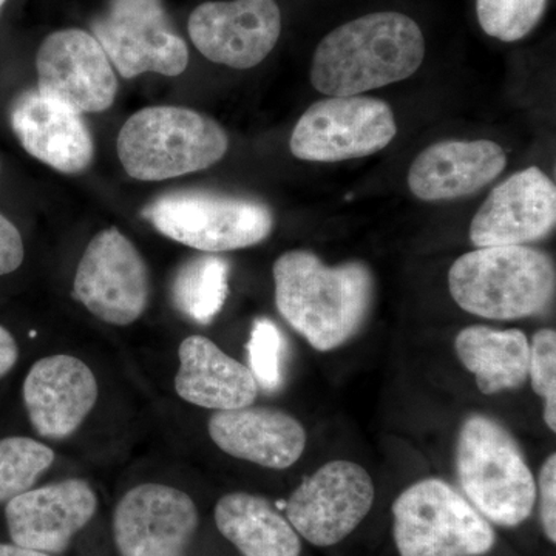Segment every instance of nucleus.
Instances as JSON below:
<instances>
[{
    "mask_svg": "<svg viewBox=\"0 0 556 556\" xmlns=\"http://www.w3.org/2000/svg\"><path fill=\"white\" fill-rule=\"evenodd\" d=\"M506 166V152L496 142L441 141L413 161L408 188L422 201L463 199L495 181Z\"/></svg>",
    "mask_w": 556,
    "mask_h": 556,
    "instance_id": "aec40b11",
    "label": "nucleus"
},
{
    "mask_svg": "<svg viewBox=\"0 0 556 556\" xmlns=\"http://www.w3.org/2000/svg\"><path fill=\"white\" fill-rule=\"evenodd\" d=\"M93 371L78 357L50 356L33 365L24 380V404L39 437H72L98 401Z\"/></svg>",
    "mask_w": 556,
    "mask_h": 556,
    "instance_id": "f3484780",
    "label": "nucleus"
},
{
    "mask_svg": "<svg viewBox=\"0 0 556 556\" xmlns=\"http://www.w3.org/2000/svg\"><path fill=\"white\" fill-rule=\"evenodd\" d=\"M229 139L217 121L192 109L148 108L131 115L116 150L139 181H163L207 169L226 155Z\"/></svg>",
    "mask_w": 556,
    "mask_h": 556,
    "instance_id": "20e7f679",
    "label": "nucleus"
},
{
    "mask_svg": "<svg viewBox=\"0 0 556 556\" xmlns=\"http://www.w3.org/2000/svg\"><path fill=\"white\" fill-rule=\"evenodd\" d=\"M20 358V348L9 329L0 325V379L9 375Z\"/></svg>",
    "mask_w": 556,
    "mask_h": 556,
    "instance_id": "7c9ffc66",
    "label": "nucleus"
},
{
    "mask_svg": "<svg viewBox=\"0 0 556 556\" xmlns=\"http://www.w3.org/2000/svg\"><path fill=\"white\" fill-rule=\"evenodd\" d=\"M287 342L280 328L269 318H257L248 342L249 369L265 391H277L283 383Z\"/></svg>",
    "mask_w": 556,
    "mask_h": 556,
    "instance_id": "bb28decb",
    "label": "nucleus"
},
{
    "mask_svg": "<svg viewBox=\"0 0 556 556\" xmlns=\"http://www.w3.org/2000/svg\"><path fill=\"white\" fill-rule=\"evenodd\" d=\"M283 31L277 0H207L190 13L189 38L214 64L257 67L276 49Z\"/></svg>",
    "mask_w": 556,
    "mask_h": 556,
    "instance_id": "f8f14e48",
    "label": "nucleus"
},
{
    "mask_svg": "<svg viewBox=\"0 0 556 556\" xmlns=\"http://www.w3.org/2000/svg\"><path fill=\"white\" fill-rule=\"evenodd\" d=\"M230 266L218 255H200L179 266L172 280L175 308L199 325H208L222 313L229 294Z\"/></svg>",
    "mask_w": 556,
    "mask_h": 556,
    "instance_id": "b1692460",
    "label": "nucleus"
},
{
    "mask_svg": "<svg viewBox=\"0 0 556 556\" xmlns=\"http://www.w3.org/2000/svg\"><path fill=\"white\" fill-rule=\"evenodd\" d=\"M91 35L123 78L178 76L188 68V43L172 27L161 0H110Z\"/></svg>",
    "mask_w": 556,
    "mask_h": 556,
    "instance_id": "1a4fd4ad",
    "label": "nucleus"
},
{
    "mask_svg": "<svg viewBox=\"0 0 556 556\" xmlns=\"http://www.w3.org/2000/svg\"><path fill=\"white\" fill-rule=\"evenodd\" d=\"M455 350L486 396L517 390L529 379L530 343L521 329L473 325L456 336Z\"/></svg>",
    "mask_w": 556,
    "mask_h": 556,
    "instance_id": "4be33fe9",
    "label": "nucleus"
},
{
    "mask_svg": "<svg viewBox=\"0 0 556 556\" xmlns=\"http://www.w3.org/2000/svg\"><path fill=\"white\" fill-rule=\"evenodd\" d=\"M393 518L399 556H482L495 546L492 525L442 479L409 485L394 501Z\"/></svg>",
    "mask_w": 556,
    "mask_h": 556,
    "instance_id": "423d86ee",
    "label": "nucleus"
},
{
    "mask_svg": "<svg viewBox=\"0 0 556 556\" xmlns=\"http://www.w3.org/2000/svg\"><path fill=\"white\" fill-rule=\"evenodd\" d=\"M396 135V119L386 101L364 94L332 97L303 113L289 149L299 160L338 163L378 153Z\"/></svg>",
    "mask_w": 556,
    "mask_h": 556,
    "instance_id": "6e6552de",
    "label": "nucleus"
},
{
    "mask_svg": "<svg viewBox=\"0 0 556 556\" xmlns=\"http://www.w3.org/2000/svg\"><path fill=\"white\" fill-rule=\"evenodd\" d=\"M448 288L459 308L490 320H515L543 313L554 300L556 270L546 252L525 247L477 248L448 270Z\"/></svg>",
    "mask_w": 556,
    "mask_h": 556,
    "instance_id": "7ed1b4c3",
    "label": "nucleus"
},
{
    "mask_svg": "<svg viewBox=\"0 0 556 556\" xmlns=\"http://www.w3.org/2000/svg\"><path fill=\"white\" fill-rule=\"evenodd\" d=\"M7 2H9V0H0V10L3 9V5H5Z\"/></svg>",
    "mask_w": 556,
    "mask_h": 556,
    "instance_id": "473e14b6",
    "label": "nucleus"
},
{
    "mask_svg": "<svg viewBox=\"0 0 556 556\" xmlns=\"http://www.w3.org/2000/svg\"><path fill=\"white\" fill-rule=\"evenodd\" d=\"M219 533L243 556H299V533L265 497L229 493L215 506Z\"/></svg>",
    "mask_w": 556,
    "mask_h": 556,
    "instance_id": "5701e85b",
    "label": "nucleus"
},
{
    "mask_svg": "<svg viewBox=\"0 0 556 556\" xmlns=\"http://www.w3.org/2000/svg\"><path fill=\"white\" fill-rule=\"evenodd\" d=\"M555 223L554 181L529 167L490 192L471 222L470 240L477 248L525 247L547 237Z\"/></svg>",
    "mask_w": 556,
    "mask_h": 556,
    "instance_id": "2eb2a0df",
    "label": "nucleus"
},
{
    "mask_svg": "<svg viewBox=\"0 0 556 556\" xmlns=\"http://www.w3.org/2000/svg\"><path fill=\"white\" fill-rule=\"evenodd\" d=\"M208 437L237 459L285 470L294 466L306 447V431L295 417L276 408L244 407L215 412Z\"/></svg>",
    "mask_w": 556,
    "mask_h": 556,
    "instance_id": "6ab92c4d",
    "label": "nucleus"
},
{
    "mask_svg": "<svg viewBox=\"0 0 556 556\" xmlns=\"http://www.w3.org/2000/svg\"><path fill=\"white\" fill-rule=\"evenodd\" d=\"M536 492H540V514L544 533L551 543H556V455L544 460L538 478Z\"/></svg>",
    "mask_w": 556,
    "mask_h": 556,
    "instance_id": "c85d7f7f",
    "label": "nucleus"
},
{
    "mask_svg": "<svg viewBox=\"0 0 556 556\" xmlns=\"http://www.w3.org/2000/svg\"><path fill=\"white\" fill-rule=\"evenodd\" d=\"M98 497L89 482L67 479L21 493L7 503L11 541L17 546L62 554L97 514Z\"/></svg>",
    "mask_w": 556,
    "mask_h": 556,
    "instance_id": "dca6fc26",
    "label": "nucleus"
},
{
    "mask_svg": "<svg viewBox=\"0 0 556 556\" xmlns=\"http://www.w3.org/2000/svg\"><path fill=\"white\" fill-rule=\"evenodd\" d=\"M456 471L464 495L489 522L522 525L536 504V479L506 428L471 415L460 427Z\"/></svg>",
    "mask_w": 556,
    "mask_h": 556,
    "instance_id": "39448f33",
    "label": "nucleus"
},
{
    "mask_svg": "<svg viewBox=\"0 0 556 556\" xmlns=\"http://www.w3.org/2000/svg\"><path fill=\"white\" fill-rule=\"evenodd\" d=\"M175 390L197 407L226 412L251 407L258 386L247 365L228 356L211 339L190 336L178 350Z\"/></svg>",
    "mask_w": 556,
    "mask_h": 556,
    "instance_id": "412c9836",
    "label": "nucleus"
},
{
    "mask_svg": "<svg viewBox=\"0 0 556 556\" xmlns=\"http://www.w3.org/2000/svg\"><path fill=\"white\" fill-rule=\"evenodd\" d=\"M273 274L278 313L314 350L345 345L364 327L375 295L365 263L327 266L313 252L295 249L276 260Z\"/></svg>",
    "mask_w": 556,
    "mask_h": 556,
    "instance_id": "f03ea898",
    "label": "nucleus"
},
{
    "mask_svg": "<svg viewBox=\"0 0 556 556\" xmlns=\"http://www.w3.org/2000/svg\"><path fill=\"white\" fill-rule=\"evenodd\" d=\"M426 56V33L415 17L399 10L369 11L320 39L311 83L329 98L357 97L408 79Z\"/></svg>",
    "mask_w": 556,
    "mask_h": 556,
    "instance_id": "f257e3e1",
    "label": "nucleus"
},
{
    "mask_svg": "<svg viewBox=\"0 0 556 556\" xmlns=\"http://www.w3.org/2000/svg\"><path fill=\"white\" fill-rule=\"evenodd\" d=\"M38 91L83 113L112 108L118 79L101 43L91 33L64 28L51 33L36 54Z\"/></svg>",
    "mask_w": 556,
    "mask_h": 556,
    "instance_id": "ddd939ff",
    "label": "nucleus"
},
{
    "mask_svg": "<svg viewBox=\"0 0 556 556\" xmlns=\"http://www.w3.org/2000/svg\"><path fill=\"white\" fill-rule=\"evenodd\" d=\"M112 527L121 556H186L199 510L188 493L150 482L121 497Z\"/></svg>",
    "mask_w": 556,
    "mask_h": 556,
    "instance_id": "4468645a",
    "label": "nucleus"
},
{
    "mask_svg": "<svg viewBox=\"0 0 556 556\" xmlns=\"http://www.w3.org/2000/svg\"><path fill=\"white\" fill-rule=\"evenodd\" d=\"M529 378L533 391L544 401V420L548 430L556 431V332L544 328L535 332L530 343Z\"/></svg>",
    "mask_w": 556,
    "mask_h": 556,
    "instance_id": "cd10ccee",
    "label": "nucleus"
},
{
    "mask_svg": "<svg viewBox=\"0 0 556 556\" xmlns=\"http://www.w3.org/2000/svg\"><path fill=\"white\" fill-rule=\"evenodd\" d=\"M548 5L551 0H475L481 30L506 43L518 42L535 30Z\"/></svg>",
    "mask_w": 556,
    "mask_h": 556,
    "instance_id": "a878e982",
    "label": "nucleus"
},
{
    "mask_svg": "<svg viewBox=\"0 0 556 556\" xmlns=\"http://www.w3.org/2000/svg\"><path fill=\"white\" fill-rule=\"evenodd\" d=\"M144 217L167 239L207 254L254 247L274 228L273 212L260 201L204 190L160 197Z\"/></svg>",
    "mask_w": 556,
    "mask_h": 556,
    "instance_id": "0eeeda50",
    "label": "nucleus"
},
{
    "mask_svg": "<svg viewBox=\"0 0 556 556\" xmlns=\"http://www.w3.org/2000/svg\"><path fill=\"white\" fill-rule=\"evenodd\" d=\"M73 298L115 327H127L144 314L150 299L148 265L119 229L102 230L90 241L76 269Z\"/></svg>",
    "mask_w": 556,
    "mask_h": 556,
    "instance_id": "9d476101",
    "label": "nucleus"
},
{
    "mask_svg": "<svg viewBox=\"0 0 556 556\" xmlns=\"http://www.w3.org/2000/svg\"><path fill=\"white\" fill-rule=\"evenodd\" d=\"M24 258L25 248L20 230L0 214V276L20 269Z\"/></svg>",
    "mask_w": 556,
    "mask_h": 556,
    "instance_id": "c756f323",
    "label": "nucleus"
},
{
    "mask_svg": "<svg viewBox=\"0 0 556 556\" xmlns=\"http://www.w3.org/2000/svg\"><path fill=\"white\" fill-rule=\"evenodd\" d=\"M0 556H51L47 554H42V552L30 551V548H25L17 546V544L11 543H0Z\"/></svg>",
    "mask_w": 556,
    "mask_h": 556,
    "instance_id": "2f4dec72",
    "label": "nucleus"
},
{
    "mask_svg": "<svg viewBox=\"0 0 556 556\" xmlns=\"http://www.w3.org/2000/svg\"><path fill=\"white\" fill-rule=\"evenodd\" d=\"M54 463V452L31 438L0 439V504L27 492Z\"/></svg>",
    "mask_w": 556,
    "mask_h": 556,
    "instance_id": "393cba45",
    "label": "nucleus"
},
{
    "mask_svg": "<svg viewBox=\"0 0 556 556\" xmlns=\"http://www.w3.org/2000/svg\"><path fill=\"white\" fill-rule=\"evenodd\" d=\"M375 497V482L364 467L351 460H331L294 490L287 519L314 546H334L364 521Z\"/></svg>",
    "mask_w": 556,
    "mask_h": 556,
    "instance_id": "9b49d317",
    "label": "nucleus"
},
{
    "mask_svg": "<svg viewBox=\"0 0 556 556\" xmlns=\"http://www.w3.org/2000/svg\"><path fill=\"white\" fill-rule=\"evenodd\" d=\"M10 121L22 148L62 174H79L93 161V138L83 116L38 90L14 100Z\"/></svg>",
    "mask_w": 556,
    "mask_h": 556,
    "instance_id": "a211bd4d",
    "label": "nucleus"
}]
</instances>
